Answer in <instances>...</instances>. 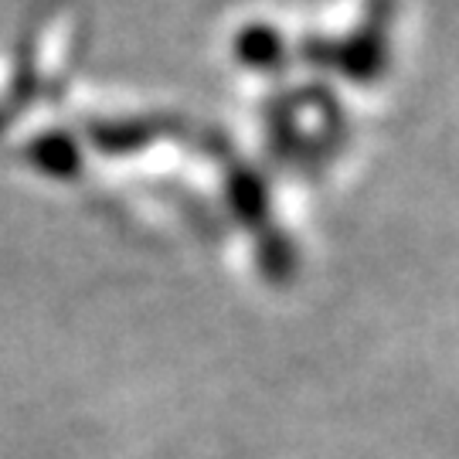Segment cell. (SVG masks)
<instances>
[{
  "mask_svg": "<svg viewBox=\"0 0 459 459\" xmlns=\"http://www.w3.org/2000/svg\"><path fill=\"white\" fill-rule=\"evenodd\" d=\"M392 14V0H371L361 24L351 34H344V38L310 34V38L299 41L296 51H299L303 62L324 68V72H333L347 82L371 85L388 72V62H392V38H388Z\"/></svg>",
  "mask_w": 459,
  "mask_h": 459,
  "instance_id": "obj_1",
  "label": "cell"
},
{
  "mask_svg": "<svg viewBox=\"0 0 459 459\" xmlns=\"http://www.w3.org/2000/svg\"><path fill=\"white\" fill-rule=\"evenodd\" d=\"M337 102L327 89H299V92H279L265 109V133H269V153L282 164L313 167L327 164L341 147L313 136L310 119L330 113Z\"/></svg>",
  "mask_w": 459,
  "mask_h": 459,
  "instance_id": "obj_2",
  "label": "cell"
},
{
  "mask_svg": "<svg viewBox=\"0 0 459 459\" xmlns=\"http://www.w3.org/2000/svg\"><path fill=\"white\" fill-rule=\"evenodd\" d=\"M231 51H235L238 65H246L248 72H259V75H279L293 62L290 38L279 31L276 24H269V21H248V24H242L238 34L231 38Z\"/></svg>",
  "mask_w": 459,
  "mask_h": 459,
  "instance_id": "obj_3",
  "label": "cell"
},
{
  "mask_svg": "<svg viewBox=\"0 0 459 459\" xmlns=\"http://www.w3.org/2000/svg\"><path fill=\"white\" fill-rule=\"evenodd\" d=\"M178 123L167 116H123V119H96L89 123V143L102 153H136V150L157 143L160 136L174 130Z\"/></svg>",
  "mask_w": 459,
  "mask_h": 459,
  "instance_id": "obj_4",
  "label": "cell"
},
{
  "mask_svg": "<svg viewBox=\"0 0 459 459\" xmlns=\"http://www.w3.org/2000/svg\"><path fill=\"white\" fill-rule=\"evenodd\" d=\"M24 157H28V164H31L38 174L55 178V181H75L85 167L82 140L68 130L38 133L34 140H28Z\"/></svg>",
  "mask_w": 459,
  "mask_h": 459,
  "instance_id": "obj_5",
  "label": "cell"
},
{
  "mask_svg": "<svg viewBox=\"0 0 459 459\" xmlns=\"http://www.w3.org/2000/svg\"><path fill=\"white\" fill-rule=\"evenodd\" d=\"M225 197L242 225H248L259 235L273 229V197H269V184L259 170H252L248 164L231 167L229 181H225Z\"/></svg>",
  "mask_w": 459,
  "mask_h": 459,
  "instance_id": "obj_6",
  "label": "cell"
}]
</instances>
